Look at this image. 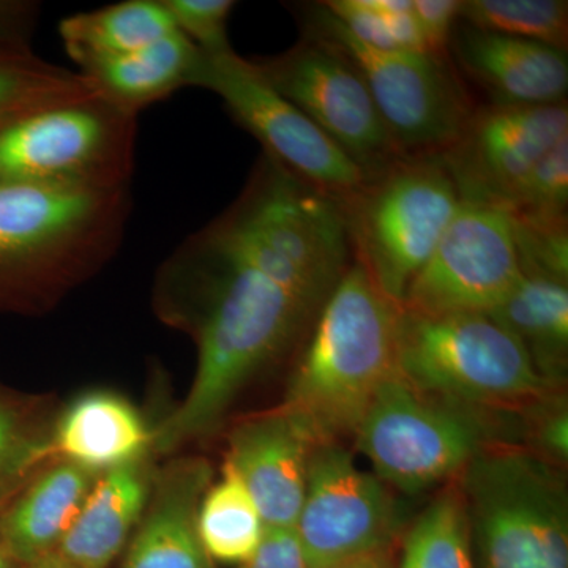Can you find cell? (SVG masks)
<instances>
[{"label": "cell", "instance_id": "cell-1", "mask_svg": "<svg viewBox=\"0 0 568 568\" xmlns=\"http://www.w3.org/2000/svg\"><path fill=\"white\" fill-rule=\"evenodd\" d=\"M159 297L164 315L186 325L197 343L189 394L153 432L159 452L215 429L242 388L282 357L320 313L246 260L216 220L164 261Z\"/></svg>", "mask_w": 568, "mask_h": 568}, {"label": "cell", "instance_id": "cell-2", "mask_svg": "<svg viewBox=\"0 0 568 568\" xmlns=\"http://www.w3.org/2000/svg\"><path fill=\"white\" fill-rule=\"evenodd\" d=\"M132 207L130 186L0 183V310L40 308L102 268Z\"/></svg>", "mask_w": 568, "mask_h": 568}, {"label": "cell", "instance_id": "cell-3", "mask_svg": "<svg viewBox=\"0 0 568 568\" xmlns=\"http://www.w3.org/2000/svg\"><path fill=\"white\" fill-rule=\"evenodd\" d=\"M399 306L353 263L317 313L282 406L320 443L354 436L377 390L396 372Z\"/></svg>", "mask_w": 568, "mask_h": 568}, {"label": "cell", "instance_id": "cell-4", "mask_svg": "<svg viewBox=\"0 0 568 568\" xmlns=\"http://www.w3.org/2000/svg\"><path fill=\"white\" fill-rule=\"evenodd\" d=\"M215 220L246 260L315 312L353 264L342 203L265 153Z\"/></svg>", "mask_w": 568, "mask_h": 568}, {"label": "cell", "instance_id": "cell-5", "mask_svg": "<svg viewBox=\"0 0 568 568\" xmlns=\"http://www.w3.org/2000/svg\"><path fill=\"white\" fill-rule=\"evenodd\" d=\"M457 489L476 568H568V496L556 463L496 444L465 467Z\"/></svg>", "mask_w": 568, "mask_h": 568}, {"label": "cell", "instance_id": "cell-6", "mask_svg": "<svg viewBox=\"0 0 568 568\" xmlns=\"http://www.w3.org/2000/svg\"><path fill=\"white\" fill-rule=\"evenodd\" d=\"M396 372L426 395L484 413H525L555 395L518 339L484 313L399 308Z\"/></svg>", "mask_w": 568, "mask_h": 568}, {"label": "cell", "instance_id": "cell-7", "mask_svg": "<svg viewBox=\"0 0 568 568\" xmlns=\"http://www.w3.org/2000/svg\"><path fill=\"white\" fill-rule=\"evenodd\" d=\"M511 414H491L426 395L395 372L355 429V447L388 488L420 495L450 478L485 448L515 444Z\"/></svg>", "mask_w": 568, "mask_h": 568}, {"label": "cell", "instance_id": "cell-8", "mask_svg": "<svg viewBox=\"0 0 568 568\" xmlns=\"http://www.w3.org/2000/svg\"><path fill=\"white\" fill-rule=\"evenodd\" d=\"M462 201L440 153L392 164L342 201L354 263L402 306Z\"/></svg>", "mask_w": 568, "mask_h": 568}, {"label": "cell", "instance_id": "cell-9", "mask_svg": "<svg viewBox=\"0 0 568 568\" xmlns=\"http://www.w3.org/2000/svg\"><path fill=\"white\" fill-rule=\"evenodd\" d=\"M298 10L304 37L332 48L361 74L403 155H435L458 140L476 108L448 58L375 50L354 39L324 3Z\"/></svg>", "mask_w": 568, "mask_h": 568}, {"label": "cell", "instance_id": "cell-10", "mask_svg": "<svg viewBox=\"0 0 568 568\" xmlns=\"http://www.w3.org/2000/svg\"><path fill=\"white\" fill-rule=\"evenodd\" d=\"M138 115L95 95L33 112L0 129V183L130 186Z\"/></svg>", "mask_w": 568, "mask_h": 568}, {"label": "cell", "instance_id": "cell-11", "mask_svg": "<svg viewBox=\"0 0 568 568\" xmlns=\"http://www.w3.org/2000/svg\"><path fill=\"white\" fill-rule=\"evenodd\" d=\"M192 85L216 93L234 121L264 145L265 155L339 203L366 182L364 171L280 95L252 59L242 58L233 48L201 51Z\"/></svg>", "mask_w": 568, "mask_h": 568}, {"label": "cell", "instance_id": "cell-12", "mask_svg": "<svg viewBox=\"0 0 568 568\" xmlns=\"http://www.w3.org/2000/svg\"><path fill=\"white\" fill-rule=\"evenodd\" d=\"M403 523L394 489L362 470L342 444H317L294 526L306 567H331L394 549Z\"/></svg>", "mask_w": 568, "mask_h": 568}, {"label": "cell", "instance_id": "cell-13", "mask_svg": "<svg viewBox=\"0 0 568 568\" xmlns=\"http://www.w3.org/2000/svg\"><path fill=\"white\" fill-rule=\"evenodd\" d=\"M265 81L349 156L366 181L406 159L361 74L343 55L304 37L291 50L252 59Z\"/></svg>", "mask_w": 568, "mask_h": 568}, {"label": "cell", "instance_id": "cell-14", "mask_svg": "<svg viewBox=\"0 0 568 568\" xmlns=\"http://www.w3.org/2000/svg\"><path fill=\"white\" fill-rule=\"evenodd\" d=\"M521 276L510 215L497 205L462 201L399 308L426 316L488 315Z\"/></svg>", "mask_w": 568, "mask_h": 568}, {"label": "cell", "instance_id": "cell-15", "mask_svg": "<svg viewBox=\"0 0 568 568\" xmlns=\"http://www.w3.org/2000/svg\"><path fill=\"white\" fill-rule=\"evenodd\" d=\"M567 136L566 103H493L474 110L440 156L463 201L503 207L518 183Z\"/></svg>", "mask_w": 568, "mask_h": 568}, {"label": "cell", "instance_id": "cell-16", "mask_svg": "<svg viewBox=\"0 0 568 568\" xmlns=\"http://www.w3.org/2000/svg\"><path fill=\"white\" fill-rule=\"evenodd\" d=\"M317 444L304 418L284 406L245 418L231 432L226 463L244 481L265 529H294Z\"/></svg>", "mask_w": 568, "mask_h": 568}, {"label": "cell", "instance_id": "cell-17", "mask_svg": "<svg viewBox=\"0 0 568 568\" xmlns=\"http://www.w3.org/2000/svg\"><path fill=\"white\" fill-rule=\"evenodd\" d=\"M497 104L566 103L567 52L458 21L448 55Z\"/></svg>", "mask_w": 568, "mask_h": 568}, {"label": "cell", "instance_id": "cell-18", "mask_svg": "<svg viewBox=\"0 0 568 568\" xmlns=\"http://www.w3.org/2000/svg\"><path fill=\"white\" fill-rule=\"evenodd\" d=\"M211 480V466L201 458L175 462L153 478L122 568H216L197 534V510Z\"/></svg>", "mask_w": 568, "mask_h": 568}, {"label": "cell", "instance_id": "cell-19", "mask_svg": "<svg viewBox=\"0 0 568 568\" xmlns=\"http://www.w3.org/2000/svg\"><path fill=\"white\" fill-rule=\"evenodd\" d=\"M153 432L140 410L111 392H91L74 399L51 433L52 457L102 476L145 458Z\"/></svg>", "mask_w": 568, "mask_h": 568}, {"label": "cell", "instance_id": "cell-20", "mask_svg": "<svg viewBox=\"0 0 568 568\" xmlns=\"http://www.w3.org/2000/svg\"><path fill=\"white\" fill-rule=\"evenodd\" d=\"M152 487L145 458L97 477L55 551L81 568H110L140 525Z\"/></svg>", "mask_w": 568, "mask_h": 568}, {"label": "cell", "instance_id": "cell-21", "mask_svg": "<svg viewBox=\"0 0 568 568\" xmlns=\"http://www.w3.org/2000/svg\"><path fill=\"white\" fill-rule=\"evenodd\" d=\"M97 477L61 459L44 466L0 510V544L14 566H26L58 549Z\"/></svg>", "mask_w": 568, "mask_h": 568}, {"label": "cell", "instance_id": "cell-22", "mask_svg": "<svg viewBox=\"0 0 568 568\" xmlns=\"http://www.w3.org/2000/svg\"><path fill=\"white\" fill-rule=\"evenodd\" d=\"M200 58V48L175 31L141 50L92 62L78 71L104 100L140 115L151 104L192 85Z\"/></svg>", "mask_w": 568, "mask_h": 568}, {"label": "cell", "instance_id": "cell-23", "mask_svg": "<svg viewBox=\"0 0 568 568\" xmlns=\"http://www.w3.org/2000/svg\"><path fill=\"white\" fill-rule=\"evenodd\" d=\"M488 315L525 347L545 383L555 388L562 384L568 354L566 282L523 274L515 290Z\"/></svg>", "mask_w": 568, "mask_h": 568}, {"label": "cell", "instance_id": "cell-24", "mask_svg": "<svg viewBox=\"0 0 568 568\" xmlns=\"http://www.w3.org/2000/svg\"><path fill=\"white\" fill-rule=\"evenodd\" d=\"M175 31L173 18L162 0H125L71 14L59 22L63 50L78 70L141 50Z\"/></svg>", "mask_w": 568, "mask_h": 568}, {"label": "cell", "instance_id": "cell-25", "mask_svg": "<svg viewBox=\"0 0 568 568\" xmlns=\"http://www.w3.org/2000/svg\"><path fill=\"white\" fill-rule=\"evenodd\" d=\"M95 95L100 93L80 71L44 61L31 43L0 41V129L33 112Z\"/></svg>", "mask_w": 568, "mask_h": 568}, {"label": "cell", "instance_id": "cell-26", "mask_svg": "<svg viewBox=\"0 0 568 568\" xmlns=\"http://www.w3.org/2000/svg\"><path fill=\"white\" fill-rule=\"evenodd\" d=\"M197 534L213 562L248 566L265 534L260 508L233 467L209 485L197 510Z\"/></svg>", "mask_w": 568, "mask_h": 568}, {"label": "cell", "instance_id": "cell-27", "mask_svg": "<svg viewBox=\"0 0 568 568\" xmlns=\"http://www.w3.org/2000/svg\"><path fill=\"white\" fill-rule=\"evenodd\" d=\"M396 568H476L457 487L437 496L414 521Z\"/></svg>", "mask_w": 568, "mask_h": 568}, {"label": "cell", "instance_id": "cell-28", "mask_svg": "<svg viewBox=\"0 0 568 568\" xmlns=\"http://www.w3.org/2000/svg\"><path fill=\"white\" fill-rule=\"evenodd\" d=\"M51 457V429L36 407L0 388V510Z\"/></svg>", "mask_w": 568, "mask_h": 568}, {"label": "cell", "instance_id": "cell-29", "mask_svg": "<svg viewBox=\"0 0 568 568\" xmlns=\"http://www.w3.org/2000/svg\"><path fill=\"white\" fill-rule=\"evenodd\" d=\"M459 21L480 31L537 41L567 52L566 0H467L462 3Z\"/></svg>", "mask_w": 568, "mask_h": 568}, {"label": "cell", "instance_id": "cell-30", "mask_svg": "<svg viewBox=\"0 0 568 568\" xmlns=\"http://www.w3.org/2000/svg\"><path fill=\"white\" fill-rule=\"evenodd\" d=\"M351 36L379 51L425 50L413 0H332L323 2Z\"/></svg>", "mask_w": 568, "mask_h": 568}, {"label": "cell", "instance_id": "cell-31", "mask_svg": "<svg viewBox=\"0 0 568 568\" xmlns=\"http://www.w3.org/2000/svg\"><path fill=\"white\" fill-rule=\"evenodd\" d=\"M567 204L568 136L529 171L500 209L510 215L562 219Z\"/></svg>", "mask_w": 568, "mask_h": 568}, {"label": "cell", "instance_id": "cell-32", "mask_svg": "<svg viewBox=\"0 0 568 568\" xmlns=\"http://www.w3.org/2000/svg\"><path fill=\"white\" fill-rule=\"evenodd\" d=\"M510 219L523 274L544 275L567 283V216L537 219L510 215Z\"/></svg>", "mask_w": 568, "mask_h": 568}, {"label": "cell", "instance_id": "cell-33", "mask_svg": "<svg viewBox=\"0 0 568 568\" xmlns=\"http://www.w3.org/2000/svg\"><path fill=\"white\" fill-rule=\"evenodd\" d=\"M170 11L175 29L203 52L231 50L227 21L233 0H162Z\"/></svg>", "mask_w": 568, "mask_h": 568}, {"label": "cell", "instance_id": "cell-34", "mask_svg": "<svg viewBox=\"0 0 568 568\" xmlns=\"http://www.w3.org/2000/svg\"><path fill=\"white\" fill-rule=\"evenodd\" d=\"M459 0H413L414 18L429 54L448 58L452 33L459 21Z\"/></svg>", "mask_w": 568, "mask_h": 568}, {"label": "cell", "instance_id": "cell-35", "mask_svg": "<svg viewBox=\"0 0 568 568\" xmlns=\"http://www.w3.org/2000/svg\"><path fill=\"white\" fill-rule=\"evenodd\" d=\"M246 568H308L294 529H265L263 544Z\"/></svg>", "mask_w": 568, "mask_h": 568}, {"label": "cell", "instance_id": "cell-36", "mask_svg": "<svg viewBox=\"0 0 568 568\" xmlns=\"http://www.w3.org/2000/svg\"><path fill=\"white\" fill-rule=\"evenodd\" d=\"M394 549L388 551L373 552V555L362 556L345 560V562L335 564V566L325 568H396L394 559Z\"/></svg>", "mask_w": 568, "mask_h": 568}, {"label": "cell", "instance_id": "cell-37", "mask_svg": "<svg viewBox=\"0 0 568 568\" xmlns=\"http://www.w3.org/2000/svg\"><path fill=\"white\" fill-rule=\"evenodd\" d=\"M17 568H81L74 566L69 559L63 558L58 551H52L50 555L41 556V558L32 560V562L26 564Z\"/></svg>", "mask_w": 568, "mask_h": 568}, {"label": "cell", "instance_id": "cell-38", "mask_svg": "<svg viewBox=\"0 0 568 568\" xmlns=\"http://www.w3.org/2000/svg\"><path fill=\"white\" fill-rule=\"evenodd\" d=\"M0 568H17L13 562H11L9 556H7L6 549H3L2 544H0Z\"/></svg>", "mask_w": 568, "mask_h": 568}]
</instances>
